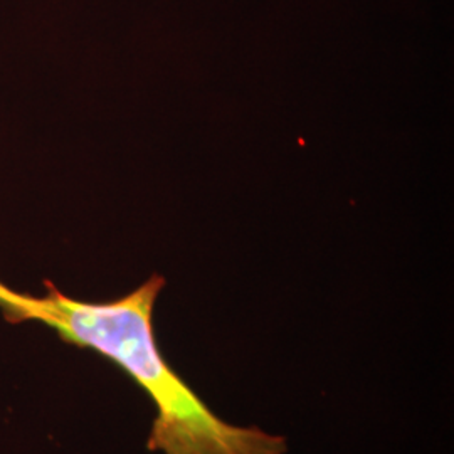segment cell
I'll return each mask as SVG.
<instances>
[{"mask_svg": "<svg viewBox=\"0 0 454 454\" xmlns=\"http://www.w3.org/2000/svg\"><path fill=\"white\" fill-rule=\"evenodd\" d=\"M34 296L0 281V311L11 324L37 322L61 340L112 360L145 390L157 407L146 448L163 454H285L286 439L260 427L221 419L163 357L153 328V309L165 278L153 275L112 301H82L44 281Z\"/></svg>", "mask_w": 454, "mask_h": 454, "instance_id": "1", "label": "cell"}]
</instances>
